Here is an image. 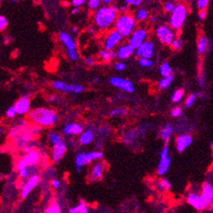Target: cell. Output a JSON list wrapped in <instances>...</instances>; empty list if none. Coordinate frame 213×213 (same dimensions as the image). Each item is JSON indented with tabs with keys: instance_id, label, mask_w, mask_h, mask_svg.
Returning a JSON list of instances; mask_svg holds the SVG:
<instances>
[{
	"instance_id": "cell-57",
	"label": "cell",
	"mask_w": 213,
	"mask_h": 213,
	"mask_svg": "<svg viewBox=\"0 0 213 213\" xmlns=\"http://www.w3.org/2000/svg\"><path fill=\"white\" fill-rule=\"evenodd\" d=\"M47 100H48V102H50V103L55 102V101H57V100H58V96H57L56 94H52V95H50V96L48 97V98H47Z\"/></svg>"
},
{
	"instance_id": "cell-24",
	"label": "cell",
	"mask_w": 213,
	"mask_h": 213,
	"mask_svg": "<svg viewBox=\"0 0 213 213\" xmlns=\"http://www.w3.org/2000/svg\"><path fill=\"white\" fill-rule=\"evenodd\" d=\"M173 131H174V129H173V126L172 125V124H166L161 129L160 132H159V136L163 141L164 142V144H168L172 134H173Z\"/></svg>"
},
{
	"instance_id": "cell-43",
	"label": "cell",
	"mask_w": 213,
	"mask_h": 213,
	"mask_svg": "<svg viewBox=\"0 0 213 213\" xmlns=\"http://www.w3.org/2000/svg\"><path fill=\"white\" fill-rule=\"evenodd\" d=\"M67 57L69 58L71 61H76L79 59V53L77 51H66Z\"/></svg>"
},
{
	"instance_id": "cell-59",
	"label": "cell",
	"mask_w": 213,
	"mask_h": 213,
	"mask_svg": "<svg viewBox=\"0 0 213 213\" xmlns=\"http://www.w3.org/2000/svg\"><path fill=\"white\" fill-rule=\"evenodd\" d=\"M102 144H103V142L101 141V140H98V141H97V143H96V148L102 149Z\"/></svg>"
},
{
	"instance_id": "cell-30",
	"label": "cell",
	"mask_w": 213,
	"mask_h": 213,
	"mask_svg": "<svg viewBox=\"0 0 213 213\" xmlns=\"http://www.w3.org/2000/svg\"><path fill=\"white\" fill-rule=\"evenodd\" d=\"M69 213H88L87 205L83 199H81L80 203L78 205L70 209Z\"/></svg>"
},
{
	"instance_id": "cell-12",
	"label": "cell",
	"mask_w": 213,
	"mask_h": 213,
	"mask_svg": "<svg viewBox=\"0 0 213 213\" xmlns=\"http://www.w3.org/2000/svg\"><path fill=\"white\" fill-rule=\"evenodd\" d=\"M109 82L112 86L124 91L125 92L133 93L135 92V86L133 83L129 79H124L121 77H111L109 79Z\"/></svg>"
},
{
	"instance_id": "cell-5",
	"label": "cell",
	"mask_w": 213,
	"mask_h": 213,
	"mask_svg": "<svg viewBox=\"0 0 213 213\" xmlns=\"http://www.w3.org/2000/svg\"><path fill=\"white\" fill-rule=\"evenodd\" d=\"M188 10L185 4H177L174 11L171 13L170 26L173 30H179L185 22Z\"/></svg>"
},
{
	"instance_id": "cell-51",
	"label": "cell",
	"mask_w": 213,
	"mask_h": 213,
	"mask_svg": "<svg viewBox=\"0 0 213 213\" xmlns=\"http://www.w3.org/2000/svg\"><path fill=\"white\" fill-rule=\"evenodd\" d=\"M129 9V5H127L126 4H123L118 6V13L120 14H125L128 13L127 10Z\"/></svg>"
},
{
	"instance_id": "cell-53",
	"label": "cell",
	"mask_w": 213,
	"mask_h": 213,
	"mask_svg": "<svg viewBox=\"0 0 213 213\" xmlns=\"http://www.w3.org/2000/svg\"><path fill=\"white\" fill-rule=\"evenodd\" d=\"M109 130H110V128H109V126H106V125H104V126H102V127H100L98 130H97V132H99L100 134L102 135H105L107 134L108 132H109Z\"/></svg>"
},
{
	"instance_id": "cell-17",
	"label": "cell",
	"mask_w": 213,
	"mask_h": 213,
	"mask_svg": "<svg viewBox=\"0 0 213 213\" xmlns=\"http://www.w3.org/2000/svg\"><path fill=\"white\" fill-rule=\"evenodd\" d=\"M39 182H40V177L38 175H34V176L31 177L30 178H28L27 181L25 182V184L22 187L21 198H25L28 195L30 194V192L39 184Z\"/></svg>"
},
{
	"instance_id": "cell-15",
	"label": "cell",
	"mask_w": 213,
	"mask_h": 213,
	"mask_svg": "<svg viewBox=\"0 0 213 213\" xmlns=\"http://www.w3.org/2000/svg\"><path fill=\"white\" fill-rule=\"evenodd\" d=\"M13 106L16 109L17 115H25L29 114L31 111V100L30 98L26 96H23L17 100V102L13 104Z\"/></svg>"
},
{
	"instance_id": "cell-48",
	"label": "cell",
	"mask_w": 213,
	"mask_h": 213,
	"mask_svg": "<svg viewBox=\"0 0 213 213\" xmlns=\"http://www.w3.org/2000/svg\"><path fill=\"white\" fill-rule=\"evenodd\" d=\"M208 5V0H198V7L199 11H201V10H206Z\"/></svg>"
},
{
	"instance_id": "cell-22",
	"label": "cell",
	"mask_w": 213,
	"mask_h": 213,
	"mask_svg": "<svg viewBox=\"0 0 213 213\" xmlns=\"http://www.w3.org/2000/svg\"><path fill=\"white\" fill-rule=\"evenodd\" d=\"M95 138H96L95 132L92 129H87V130H83V133L79 136V143L81 145L85 146V145L92 144L95 141Z\"/></svg>"
},
{
	"instance_id": "cell-29",
	"label": "cell",
	"mask_w": 213,
	"mask_h": 213,
	"mask_svg": "<svg viewBox=\"0 0 213 213\" xmlns=\"http://www.w3.org/2000/svg\"><path fill=\"white\" fill-rule=\"evenodd\" d=\"M174 80V75H172L170 77L166 78H162L158 82V86L160 90H167L171 86V84Z\"/></svg>"
},
{
	"instance_id": "cell-36",
	"label": "cell",
	"mask_w": 213,
	"mask_h": 213,
	"mask_svg": "<svg viewBox=\"0 0 213 213\" xmlns=\"http://www.w3.org/2000/svg\"><path fill=\"white\" fill-rule=\"evenodd\" d=\"M158 187L162 190H169L172 188V184L166 178H163L158 183Z\"/></svg>"
},
{
	"instance_id": "cell-58",
	"label": "cell",
	"mask_w": 213,
	"mask_h": 213,
	"mask_svg": "<svg viewBox=\"0 0 213 213\" xmlns=\"http://www.w3.org/2000/svg\"><path fill=\"white\" fill-rule=\"evenodd\" d=\"M80 11H81V8H79V7H74L73 9L70 11V13L72 14V15H77V14H79Z\"/></svg>"
},
{
	"instance_id": "cell-45",
	"label": "cell",
	"mask_w": 213,
	"mask_h": 213,
	"mask_svg": "<svg viewBox=\"0 0 213 213\" xmlns=\"http://www.w3.org/2000/svg\"><path fill=\"white\" fill-rule=\"evenodd\" d=\"M182 112H183V110H182V108L181 107H175V108H173L172 111H171V116L173 117H179L182 114Z\"/></svg>"
},
{
	"instance_id": "cell-61",
	"label": "cell",
	"mask_w": 213,
	"mask_h": 213,
	"mask_svg": "<svg viewBox=\"0 0 213 213\" xmlns=\"http://www.w3.org/2000/svg\"><path fill=\"white\" fill-rule=\"evenodd\" d=\"M112 2L111 0H104L102 1V3L104 4V5H111V3Z\"/></svg>"
},
{
	"instance_id": "cell-11",
	"label": "cell",
	"mask_w": 213,
	"mask_h": 213,
	"mask_svg": "<svg viewBox=\"0 0 213 213\" xmlns=\"http://www.w3.org/2000/svg\"><path fill=\"white\" fill-rule=\"evenodd\" d=\"M187 203L190 204L193 208L198 211H203L211 207L212 204L204 198L201 194H197L195 192H191L187 196Z\"/></svg>"
},
{
	"instance_id": "cell-28",
	"label": "cell",
	"mask_w": 213,
	"mask_h": 213,
	"mask_svg": "<svg viewBox=\"0 0 213 213\" xmlns=\"http://www.w3.org/2000/svg\"><path fill=\"white\" fill-rule=\"evenodd\" d=\"M159 73L162 76V78H166V77H170L172 74V66L170 65L169 62L164 61L159 66Z\"/></svg>"
},
{
	"instance_id": "cell-40",
	"label": "cell",
	"mask_w": 213,
	"mask_h": 213,
	"mask_svg": "<svg viewBox=\"0 0 213 213\" xmlns=\"http://www.w3.org/2000/svg\"><path fill=\"white\" fill-rule=\"evenodd\" d=\"M100 5H101V2L99 0H90L88 2L89 9L95 11L100 8Z\"/></svg>"
},
{
	"instance_id": "cell-33",
	"label": "cell",
	"mask_w": 213,
	"mask_h": 213,
	"mask_svg": "<svg viewBox=\"0 0 213 213\" xmlns=\"http://www.w3.org/2000/svg\"><path fill=\"white\" fill-rule=\"evenodd\" d=\"M61 140H63V138H62V136L59 133H58L56 131H50L48 133V142L52 144V145L59 143Z\"/></svg>"
},
{
	"instance_id": "cell-38",
	"label": "cell",
	"mask_w": 213,
	"mask_h": 213,
	"mask_svg": "<svg viewBox=\"0 0 213 213\" xmlns=\"http://www.w3.org/2000/svg\"><path fill=\"white\" fill-rule=\"evenodd\" d=\"M197 98H198V97H197V94H196V93H191V94H190V95L188 96V97L186 98L185 104L186 108H190V107L192 106V105L194 104V103L196 102Z\"/></svg>"
},
{
	"instance_id": "cell-44",
	"label": "cell",
	"mask_w": 213,
	"mask_h": 213,
	"mask_svg": "<svg viewBox=\"0 0 213 213\" xmlns=\"http://www.w3.org/2000/svg\"><path fill=\"white\" fill-rule=\"evenodd\" d=\"M125 68H126V65L123 61H118V62L114 64V69L117 71H123V70H125Z\"/></svg>"
},
{
	"instance_id": "cell-37",
	"label": "cell",
	"mask_w": 213,
	"mask_h": 213,
	"mask_svg": "<svg viewBox=\"0 0 213 213\" xmlns=\"http://www.w3.org/2000/svg\"><path fill=\"white\" fill-rule=\"evenodd\" d=\"M154 64L151 58H138V65L144 68H150Z\"/></svg>"
},
{
	"instance_id": "cell-41",
	"label": "cell",
	"mask_w": 213,
	"mask_h": 213,
	"mask_svg": "<svg viewBox=\"0 0 213 213\" xmlns=\"http://www.w3.org/2000/svg\"><path fill=\"white\" fill-rule=\"evenodd\" d=\"M5 115H6V117H7L8 118H13V117H15L16 115H17V111H16L15 107H14L13 105L9 107V108L6 110V111H5Z\"/></svg>"
},
{
	"instance_id": "cell-26",
	"label": "cell",
	"mask_w": 213,
	"mask_h": 213,
	"mask_svg": "<svg viewBox=\"0 0 213 213\" xmlns=\"http://www.w3.org/2000/svg\"><path fill=\"white\" fill-rule=\"evenodd\" d=\"M97 56L99 59H101L104 62H111L117 58V52L116 51H107L103 49L99 51Z\"/></svg>"
},
{
	"instance_id": "cell-60",
	"label": "cell",
	"mask_w": 213,
	"mask_h": 213,
	"mask_svg": "<svg viewBox=\"0 0 213 213\" xmlns=\"http://www.w3.org/2000/svg\"><path fill=\"white\" fill-rule=\"evenodd\" d=\"M94 30H95V29H94L93 26H90V27L87 28V30H86V31H87V32H89V33H94V32H95Z\"/></svg>"
},
{
	"instance_id": "cell-49",
	"label": "cell",
	"mask_w": 213,
	"mask_h": 213,
	"mask_svg": "<svg viewBox=\"0 0 213 213\" xmlns=\"http://www.w3.org/2000/svg\"><path fill=\"white\" fill-rule=\"evenodd\" d=\"M125 4L129 6H138L142 4L141 0H125Z\"/></svg>"
},
{
	"instance_id": "cell-8",
	"label": "cell",
	"mask_w": 213,
	"mask_h": 213,
	"mask_svg": "<svg viewBox=\"0 0 213 213\" xmlns=\"http://www.w3.org/2000/svg\"><path fill=\"white\" fill-rule=\"evenodd\" d=\"M123 37H124L114 28L111 29L104 36L103 42L104 49L107 51H114L115 48L118 47V45L123 40Z\"/></svg>"
},
{
	"instance_id": "cell-63",
	"label": "cell",
	"mask_w": 213,
	"mask_h": 213,
	"mask_svg": "<svg viewBox=\"0 0 213 213\" xmlns=\"http://www.w3.org/2000/svg\"><path fill=\"white\" fill-rule=\"evenodd\" d=\"M150 20H151V22H156V20H157V18H156L155 16H151V17H150Z\"/></svg>"
},
{
	"instance_id": "cell-56",
	"label": "cell",
	"mask_w": 213,
	"mask_h": 213,
	"mask_svg": "<svg viewBox=\"0 0 213 213\" xmlns=\"http://www.w3.org/2000/svg\"><path fill=\"white\" fill-rule=\"evenodd\" d=\"M204 83H205V77H204V73H202L201 76L198 78V83H199V85L201 87H204Z\"/></svg>"
},
{
	"instance_id": "cell-27",
	"label": "cell",
	"mask_w": 213,
	"mask_h": 213,
	"mask_svg": "<svg viewBox=\"0 0 213 213\" xmlns=\"http://www.w3.org/2000/svg\"><path fill=\"white\" fill-rule=\"evenodd\" d=\"M209 45H210V41L208 38L204 35L200 36L198 41V51L200 54H204L207 51Z\"/></svg>"
},
{
	"instance_id": "cell-39",
	"label": "cell",
	"mask_w": 213,
	"mask_h": 213,
	"mask_svg": "<svg viewBox=\"0 0 213 213\" xmlns=\"http://www.w3.org/2000/svg\"><path fill=\"white\" fill-rule=\"evenodd\" d=\"M45 213H61V209L58 204H52L47 207Z\"/></svg>"
},
{
	"instance_id": "cell-10",
	"label": "cell",
	"mask_w": 213,
	"mask_h": 213,
	"mask_svg": "<svg viewBox=\"0 0 213 213\" xmlns=\"http://www.w3.org/2000/svg\"><path fill=\"white\" fill-rule=\"evenodd\" d=\"M148 33V30L146 28H137L128 38V44L133 47L135 50L138 49L142 44H144V42L147 41Z\"/></svg>"
},
{
	"instance_id": "cell-50",
	"label": "cell",
	"mask_w": 213,
	"mask_h": 213,
	"mask_svg": "<svg viewBox=\"0 0 213 213\" xmlns=\"http://www.w3.org/2000/svg\"><path fill=\"white\" fill-rule=\"evenodd\" d=\"M84 63L85 65H88V66H92V65H94V64L96 63V58L92 57V56H90V57H86L84 58Z\"/></svg>"
},
{
	"instance_id": "cell-34",
	"label": "cell",
	"mask_w": 213,
	"mask_h": 213,
	"mask_svg": "<svg viewBox=\"0 0 213 213\" xmlns=\"http://www.w3.org/2000/svg\"><path fill=\"white\" fill-rule=\"evenodd\" d=\"M184 93H185V92H184V90H182V89H179V90L175 91L172 96V103L177 104V103L180 102L181 100H182V98H183V97H184Z\"/></svg>"
},
{
	"instance_id": "cell-47",
	"label": "cell",
	"mask_w": 213,
	"mask_h": 213,
	"mask_svg": "<svg viewBox=\"0 0 213 213\" xmlns=\"http://www.w3.org/2000/svg\"><path fill=\"white\" fill-rule=\"evenodd\" d=\"M169 152H170V148H169L168 144H164L161 150V152H160V158L169 157Z\"/></svg>"
},
{
	"instance_id": "cell-4",
	"label": "cell",
	"mask_w": 213,
	"mask_h": 213,
	"mask_svg": "<svg viewBox=\"0 0 213 213\" xmlns=\"http://www.w3.org/2000/svg\"><path fill=\"white\" fill-rule=\"evenodd\" d=\"M104 158V153L102 151H81L77 153L75 157V165L77 172H80L82 168L88 165L94 161H100Z\"/></svg>"
},
{
	"instance_id": "cell-42",
	"label": "cell",
	"mask_w": 213,
	"mask_h": 213,
	"mask_svg": "<svg viewBox=\"0 0 213 213\" xmlns=\"http://www.w3.org/2000/svg\"><path fill=\"white\" fill-rule=\"evenodd\" d=\"M175 7H176V5H175L173 2H172V1H168V2H166V3L164 4V11H165L166 12H171V13L174 11Z\"/></svg>"
},
{
	"instance_id": "cell-6",
	"label": "cell",
	"mask_w": 213,
	"mask_h": 213,
	"mask_svg": "<svg viewBox=\"0 0 213 213\" xmlns=\"http://www.w3.org/2000/svg\"><path fill=\"white\" fill-rule=\"evenodd\" d=\"M39 160H40V152L36 149H32L31 151L25 153L18 161L17 169L18 171H19L23 168L36 166L37 163L39 162Z\"/></svg>"
},
{
	"instance_id": "cell-62",
	"label": "cell",
	"mask_w": 213,
	"mask_h": 213,
	"mask_svg": "<svg viewBox=\"0 0 213 213\" xmlns=\"http://www.w3.org/2000/svg\"><path fill=\"white\" fill-rule=\"evenodd\" d=\"M78 31H79V29H78V27H76V26H73V27L71 28V32H72V33H76L78 32Z\"/></svg>"
},
{
	"instance_id": "cell-20",
	"label": "cell",
	"mask_w": 213,
	"mask_h": 213,
	"mask_svg": "<svg viewBox=\"0 0 213 213\" xmlns=\"http://www.w3.org/2000/svg\"><path fill=\"white\" fill-rule=\"evenodd\" d=\"M192 137L189 134L179 135L176 138V147L178 152H183L192 144Z\"/></svg>"
},
{
	"instance_id": "cell-55",
	"label": "cell",
	"mask_w": 213,
	"mask_h": 213,
	"mask_svg": "<svg viewBox=\"0 0 213 213\" xmlns=\"http://www.w3.org/2000/svg\"><path fill=\"white\" fill-rule=\"evenodd\" d=\"M207 16V11L206 10H201L198 11V18L200 20H204Z\"/></svg>"
},
{
	"instance_id": "cell-31",
	"label": "cell",
	"mask_w": 213,
	"mask_h": 213,
	"mask_svg": "<svg viewBox=\"0 0 213 213\" xmlns=\"http://www.w3.org/2000/svg\"><path fill=\"white\" fill-rule=\"evenodd\" d=\"M134 17L135 19H137V21H144L150 18V14L145 8H139L138 10L136 11Z\"/></svg>"
},
{
	"instance_id": "cell-19",
	"label": "cell",
	"mask_w": 213,
	"mask_h": 213,
	"mask_svg": "<svg viewBox=\"0 0 213 213\" xmlns=\"http://www.w3.org/2000/svg\"><path fill=\"white\" fill-rule=\"evenodd\" d=\"M116 52L117 58H118L120 61H123L129 58L130 57L133 55L135 52V49L131 45H130L128 43H126V44H123L117 47Z\"/></svg>"
},
{
	"instance_id": "cell-32",
	"label": "cell",
	"mask_w": 213,
	"mask_h": 213,
	"mask_svg": "<svg viewBox=\"0 0 213 213\" xmlns=\"http://www.w3.org/2000/svg\"><path fill=\"white\" fill-rule=\"evenodd\" d=\"M128 112V110L125 107H118L112 109L109 112V116L111 117H125Z\"/></svg>"
},
{
	"instance_id": "cell-1",
	"label": "cell",
	"mask_w": 213,
	"mask_h": 213,
	"mask_svg": "<svg viewBox=\"0 0 213 213\" xmlns=\"http://www.w3.org/2000/svg\"><path fill=\"white\" fill-rule=\"evenodd\" d=\"M118 15V11L112 5H103L93 14V22L98 30L107 31L115 24Z\"/></svg>"
},
{
	"instance_id": "cell-46",
	"label": "cell",
	"mask_w": 213,
	"mask_h": 213,
	"mask_svg": "<svg viewBox=\"0 0 213 213\" xmlns=\"http://www.w3.org/2000/svg\"><path fill=\"white\" fill-rule=\"evenodd\" d=\"M8 25V20L5 16H0V31H4Z\"/></svg>"
},
{
	"instance_id": "cell-64",
	"label": "cell",
	"mask_w": 213,
	"mask_h": 213,
	"mask_svg": "<svg viewBox=\"0 0 213 213\" xmlns=\"http://www.w3.org/2000/svg\"><path fill=\"white\" fill-rule=\"evenodd\" d=\"M210 146H211V148L213 149V141H211V144H210Z\"/></svg>"
},
{
	"instance_id": "cell-25",
	"label": "cell",
	"mask_w": 213,
	"mask_h": 213,
	"mask_svg": "<svg viewBox=\"0 0 213 213\" xmlns=\"http://www.w3.org/2000/svg\"><path fill=\"white\" fill-rule=\"evenodd\" d=\"M201 195L210 203H213V185L208 182H205L202 187Z\"/></svg>"
},
{
	"instance_id": "cell-14",
	"label": "cell",
	"mask_w": 213,
	"mask_h": 213,
	"mask_svg": "<svg viewBox=\"0 0 213 213\" xmlns=\"http://www.w3.org/2000/svg\"><path fill=\"white\" fill-rule=\"evenodd\" d=\"M135 54L138 58H151L154 54V43L149 40L145 41L135 50Z\"/></svg>"
},
{
	"instance_id": "cell-7",
	"label": "cell",
	"mask_w": 213,
	"mask_h": 213,
	"mask_svg": "<svg viewBox=\"0 0 213 213\" xmlns=\"http://www.w3.org/2000/svg\"><path fill=\"white\" fill-rule=\"evenodd\" d=\"M156 36L159 42L165 45H171L173 40L175 39V32L173 29L167 24H162L158 26L156 29Z\"/></svg>"
},
{
	"instance_id": "cell-35",
	"label": "cell",
	"mask_w": 213,
	"mask_h": 213,
	"mask_svg": "<svg viewBox=\"0 0 213 213\" xmlns=\"http://www.w3.org/2000/svg\"><path fill=\"white\" fill-rule=\"evenodd\" d=\"M184 44H185V42H184L183 39L175 38L172 43L171 47H172V50H174V51H180L181 49L183 48V46H184Z\"/></svg>"
},
{
	"instance_id": "cell-16",
	"label": "cell",
	"mask_w": 213,
	"mask_h": 213,
	"mask_svg": "<svg viewBox=\"0 0 213 213\" xmlns=\"http://www.w3.org/2000/svg\"><path fill=\"white\" fill-rule=\"evenodd\" d=\"M104 163L103 161H97L92 167L91 172L89 174V179L92 182H97L102 179L104 172Z\"/></svg>"
},
{
	"instance_id": "cell-21",
	"label": "cell",
	"mask_w": 213,
	"mask_h": 213,
	"mask_svg": "<svg viewBox=\"0 0 213 213\" xmlns=\"http://www.w3.org/2000/svg\"><path fill=\"white\" fill-rule=\"evenodd\" d=\"M58 38L67 49V51H77V44L69 33L60 32L58 33Z\"/></svg>"
},
{
	"instance_id": "cell-9",
	"label": "cell",
	"mask_w": 213,
	"mask_h": 213,
	"mask_svg": "<svg viewBox=\"0 0 213 213\" xmlns=\"http://www.w3.org/2000/svg\"><path fill=\"white\" fill-rule=\"evenodd\" d=\"M51 86L52 88L55 89L57 91H59L64 93H75V94H79L84 92V86L82 84H79V83H68L63 82V81H59V80H56L51 83Z\"/></svg>"
},
{
	"instance_id": "cell-54",
	"label": "cell",
	"mask_w": 213,
	"mask_h": 213,
	"mask_svg": "<svg viewBox=\"0 0 213 213\" xmlns=\"http://www.w3.org/2000/svg\"><path fill=\"white\" fill-rule=\"evenodd\" d=\"M51 185L53 188L58 189V188H59V187H60V181L58 180V179H56V178H53V179L51 180Z\"/></svg>"
},
{
	"instance_id": "cell-52",
	"label": "cell",
	"mask_w": 213,
	"mask_h": 213,
	"mask_svg": "<svg viewBox=\"0 0 213 213\" xmlns=\"http://www.w3.org/2000/svg\"><path fill=\"white\" fill-rule=\"evenodd\" d=\"M85 3H86L85 0H72L71 1V5L74 7H79V8H80V6L84 5Z\"/></svg>"
},
{
	"instance_id": "cell-23",
	"label": "cell",
	"mask_w": 213,
	"mask_h": 213,
	"mask_svg": "<svg viewBox=\"0 0 213 213\" xmlns=\"http://www.w3.org/2000/svg\"><path fill=\"white\" fill-rule=\"evenodd\" d=\"M171 164H172V158L171 157L160 158L158 168H157V173H158V175H159V176L164 175L168 172V170L170 169Z\"/></svg>"
},
{
	"instance_id": "cell-18",
	"label": "cell",
	"mask_w": 213,
	"mask_h": 213,
	"mask_svg": "<svg viewBox=\"0 0 213 213\" xmlns=\"http://www.w3.org/2000/svg\"><path fill=\"white\" fill-rule=\"evenodd\" d=\"M83 132V126L78 122L68 123L63 128V133L66 136H78Z\"/></svg>"
},
{
	"instance_id": "cell-3",
	"label": "cell",
	"mask_w": 213,
	"mask_h": 213,
	"mask_svg": "<svg viewBox=\"0 0 213 213\" xmlns=\"http://www.w3.org/2000/svg\"><path fill=\"white\" fill-rule=\"evenodd\" d=\"M114 29L124 37H129L137 29V19L130 13L119 14L114 24Z\"/></svg>"
},
{
	"instance_id": "cell-2",
	"label": "cell",
	"mask_w": 213,
	"mask_h": 213,
	"mask_svg": "<svg viewBox=\"0 0 213 213\" xmlns=\"http://www.w3.org/2000/svg\"><path fill=\"white\" fill-rule=\"evenodd\" d=\"M28 119L42 127H51L58 121L59 117L52 109L39 107L29 112Z\"/></svg>"
},
{
	"instance_id": "cell-13",
	"label": "cell",
	"mask_w": 213,
	"mask_h": 213,
	"mask_svg": "<svg viewBox=\"0 0 213 213\" xmlns=\"http://www.w3.org/2000/svg\"><path fill=\"white\" fill-rule=\"evenodd\" d=\"M66 151H67V144L64 139L61 140L59 143L52 145L51 151V158L52 162L58 164L61 161V159L64 158Z\"/></svg>"
}]
</instances>
